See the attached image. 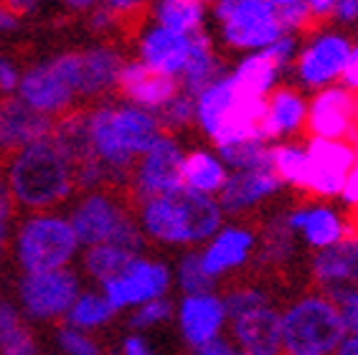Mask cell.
I'll return each mask as SVG.
<instances>
[{"instance_id": "obj_1", "label": "cell", "mask_w": 358, "mask_h": 355, "mask_svg": "<svg viewBox=\"0 0 358 355\" xmlns=\"http://www.w3.org/2000/svg\"><path fill=\"white\" fill-rule=\"evenodd\" d=\"M84 112L90 127L92 155L107 168L112 185L124 191L140 155L166 132L158 112L145 110L122 96L96 99Z\"/></svg>"}, {"instance_id": "obj_2", "label": "cell", "mask_w": 358, "mask_h": 355, "mask_svg": "<svg viewBox=\"0 0 358 355\" xmlns=\"http://www.w3.org/2000/svg\"><path fill=\"white\" fill-rule=\"evenodd\" d=\"M8 191L21 213L54 211L79 193L76 160L54 132L0 160Z\"/></svg>"}, {"instance_id": "obj_3", "label": "cell", "mask_w": 358, "mask_h": 355, "mask_svg": "<svg viewBox=\"0 0 358 355\" xmlns=\"http://www.w3.org/2000/svg\"><path fill=\"white\" fill-rule=\"evenodd\" d=\"M135 213L145 239L176 249L203 246L227 219L216 196L196 193L186 185L138 201Z\"/></svg>"}, {"instance_id": "obj_4", "label": "cell", "mask_w": 358, "mask_h": 355, "mask_svg": "<svg viewBox=\"0 0 358 355\" xmlns=\"http://www.w3.org/2000/svg\"><path fill=\"white\" fill-rule=\"evenodd\" d=\"M267 96L249 94L234 74H221L216 82L196 94V127L214 143V147L262 137V117Z\"/></svg>"}, {"instance_id": "obj_5", "label": "cell", "mask_w": 358, "mask_h": 355, "mask_svg": "<svg viewBox=\"0 0 358 355\" xmlns=\"http://www.w3.org/2000/svg\"><path fill=\"white\" fill-rule=\"evenodd\" d=\"M82 249L69 213L59 208L23 213L10 233V256L21 274L71 266Z\"/></svg>"}, {"instance_id": "obj_6", "label": "cell", "mask_w": 358, "mask_h": 355, "mask_svg": "<svg viewBox=\"0 0 358 355\" xmlns=\"http://www.w3.org/2000/svg\"><path fill=\"white\" fill-rule=\"evenodd\" d=\"M122 188H94V191H82L79 198L71 203L69 219L76 229V236L84 246L92 244H112L127 246L132 252L143 254L145 233L140 229L135 203Z\"/></svg>"}, {"instance_id": "obj_7", "label": "cell", "mask_w": 358, "mask_h": 355, "mask_svg": "<svg viewBox=\"0 0 358 355\" xmlns=\"http://www.w3.org/2000/svg\"><path fill=\"white\" fill-rule=\"evenodd\" d=\"M345 335L341 305L320 289L300 294L282 310L285 353L336 355Z\"/></svg>"}, {"instance_id": "obj_8", "label": "cell", "mask_w": 358, "mask_h": 355, "mask_svg": "<svg viewBox=\"0 0 358 355\" xmlns=\"http://www.w3.org/2000/svg\"><path fill=\"white\" fill-rule=\"evenodd\" d=\"M18 96L41 115L59 119L76 110L82 99V54L64 51L31 64L23 71Z\"/></svg>"}, {"instance_id": "obj_9", "label": "cell", "mask_w": 358, "mask_h": 355, "mask_svg": "<svg viewBox=\"0 0 358 355\" xmlns=\"http://www.w3.org/2000/svg\"><path fill=\"white\" fill-rule=\"evenodd\" d=\"M221 41L234 51H262L285 34L272 0H216Z\"/></svg>"}, {"instance_id": "obj_10", "label": "cell", "mask_w": 358, "mask_h": 355, "mask_svg": "<svg viewBox=\"0 0 358 355\" xmlns=\"http://www.w3.org/2000/svg\"><path fill=\"white\" fill-rule=\"evenodd\" d=\"M82 292L79 274L71 266L23 272L18 280V305L36 322L66 320L71 305Z\"/></svg>"}, {"instance_id": "obj_11", "label": "cell", "mask_w": 358, "mask_h": 355, "mask_svg": "<svg viewBox=\"0 0 358 355\" xmlns=\"http://www.w3.org/2000/svg\"><path fill=\"white\" fill-rule=\"evenodd\" d=\"M183 157H186V150L180 147L178 137L173 132H163L132 168L127 188H124L132 203L180 188L183 185Z\"/></svg>"}, {"instance_id": "obj_12", "label": "cell", "mask_w": 358, "mask_h": 355, "mask_svg": "<svg viewBox=\"0 0 358 355\" xmlns=\"http://www.w3.org/2000/svg\"><path fill=\"white\" fill-rule=\"evenodd\" d=\"M173 284H176V277L166 261L138 254L124 269L102 282L99 287L120 312V310H135L143 302L168 297Z\"/></svg>"}, {"instance_id": "obj_13", "label": "cell", "mask_w": 358, "mask_h": 355, "mask_svg": "<svg viewBox=\"0 0 358 355\" xmlns=\"http://www.w3.org/2000/svg\"><path fill=\"white\" fill-rule=\"evenodd\" d=\"M308 178L303 193L313 198H341L345 178L356 165L358 155L351 140H331V137H310L308 143Z\"/></svg>"}, {"instance_id": "obj_14", "label": "cell", "mask_w": 358, "mask_h": 355, "mask_svg": "<svg viewBox=\"0 0 358 355\" xmlns=\"http://www.w3.org/2000/svg\"><path fill=\"white\" fill-rule=\"evenodd\" d=\"M351 48V38L336 34V31H320V34L310 36L295 59L297 82L308 89H315V92L331 87L333 82L343 76Z\"/></svg>"}, {"instance_id": "obj_15", "label": "cell", "mask_w": 358, "mask_h": 355, "mask_svg": "<svg viewBox=\"0 0 358 355\" xmlns=\"http://www.w3.org/2000/svg\"><path fill=\"white\" fill-rule=\"evenodd\" d=\"M178 333L191 350H199L208 342L224 338L229 328V310L224 294L216 289L196 294H183L176 305Z\"/></svg>"}, {"instance_id": "obj_16", "label": "cell", "mask_w": 358, "mask_h": 355, "mask_svg": "<svg viewBox=\"0 0 358 355\" xmlns=\"http://www.w3.org/2000/svg\"><path fill=\"white\" fill-rule=\"evenodd\" d=\"M310 277L315 289L325 292L336 302L351 292H358V231L313 254Z\"/></svg>"}, {"instance_id": "obj_17", "label": "cell", "mask_w": 358, "mask_h": 355, "mask_svg": "<svg viewBox=\"0 0 358 355\" xmlns=\"http://www.w3.org/2000/svg\"><path fill=\"white\" fill-rule=\"evenodd\" d=\"M231 340L244 355H285L282 310L272 300L229 317Z\"/></svg>"}, {"instance_id": "obj_18", "label": "cell", "mask_w": 358, "mask_h": 355, "mask_svg": "<svg viewBox=\"0 0 358 355\" xmlns=\"http://www.w3.org/2000/svg\"><path fill=\"white\" fill-rule=\"evenodd\" d=\"M356 92L348 87H323L308 102V135L353 140L356 127Z\"/></svg>"}, {"instance_id": "obj_19", "label": "cell", "mask_w": 358, "mask_h": 355, "mask_svg": "<svg viewBox=\"0 0 358 355\" xmlns=\"http://www.w3.org/2000/svg\"><path fill=\"white\" fill-rule=\"evenodd\" d=\"M257 246H259V236L249 226L224 224L206 244L201 246V256H203L208 274L219 282L229 274L244 269L255 259Z\"/></svg>"}, {"instance_id": "obj_20", "label": "cell", "mask_w": 358, "mask_h": 355, "mask_svg": "<svg viewBox=\"0 0 358 355\" xmlns=\"http://www.w3.org/2000/svg\"><path fill=\"white\" fill-rule=\"evenodd\" d=\"M135 51H138L140 61H145L155 71L176 76L180 82V74H183L193 51V34H183V31H173V28L152 23L138 34Z\"/></svg>"}, {"instance_id": "obj_21", "label": "cell", "mask_w": 358, "mask_h": 355, "mask_svg": "<svg viewBox=\"0 0 358 355\" xmlns=\"http://www.w3.org/2000/svg\"><path fill=\"white\" fill-rule=\"evenodd\" d=\"M289 229L300 236L308 249L320 252L328 246L343 241L348 233H353V221L348 216L333 208L328 203H305L285 213Z\"/></svg>"}, {"instance_id": "obj_22", "label": "cell", "mask_w": 358, "mask_h": 355, "mask_svg": "<svg viewBox=\"0 0 358 355\" xmlns=\"http://www.w3.org/2000/svg\"><path fill=\"white\" fill-rule=\"evenodd\" d=\"M54 122L56 119L34 110L18 94L3 96L0 99V160L41 137L51 135Z\"/></svg>"}, {"instance_id": "obj_23", "label": "cell", "mask_w": 358, "mask_h": 355, "mask_svg": "<svg viewBox=\"0 0 358 355\" xmlns=\"http://www.w3.org/2000/svg\"><path fill=\"white\" fill-rule=\"evenodd\" d=\"M117 92L127 102L140 104L145 110L160 112L180 92V82L176 76L155 71V68H150L148 64L140 61L138 56H135V59L124 61Z\"/></svg>"}, {"instance_id": "obj_24", "label": "cell", "mask_w": 358, "mask_h": 355, "mask_svg": "<svg viewBox=\"0 0 358 355\" xmlns=\"http://www.w3.org/2000/svg\"><path fill=\"white\" fill-rule=\"evenodd\" d=\"M282 180L272 168H255V171H231L227 185L216 196L227 216H244L252 208L262 205L280 193Z\"/></svg>"}, {"instance_id": "obj_25", "label": "cell", "mask_w": 358, "mask_h": 355, "mask_svg": "<svg viewBox=\"0 0 358 355\" xmlns=\"http://www.w3.org/2000/svg\"><path fill=\"white\" fill-rule=\"evenodd\" d=\"M82 54V99L96 102L107 99L117 92L120 74H122L124 59L122 51L110 43H94V46L79 51Z\"/></svg>"}, {"instance_id": "obj_26", "label": "cell", "mask_w": 358, "mask_h": 355, "mask_svg": "<svg viewBox=\"0 0 358 355\" xmlns=\"http://www.w3.org/2000/svg\"><path fill=\"white\" fill-rule=\"evenodd\" d=\"M308 124V102L295 87H277L267 96L262 117V137L267 143H280L292 137Z\"/></svg>"}, {"instance_id": "obj_27", "label": "cell", "mask_w": 358, "mask_h": 355, "mask_svg": "<svg viewBox=\"0 0 358 355\" xmlns=\"http://www.w3.org/2000/svg\"><path fill=\"white\" fill-rule=\"evenodd\" d=\"M229 168L219 150H188L183 157V185L196 193H206V196H219L221 188L229 180Z\"/></svg>"}, {"instance_id": "obj_28", "label": "cell", "mask_w": 358, "mask_h": 355, "mask_svg": "<svg viewBox=\"0 0 358 355\" xmlns=\"http://www.w3.org/2000/svg\"><path fill=\"white\" fill-rule=\"evenodd\" d=\"M224 74V64L216 54L211 36L201 28L193 34V51L188 59L183 74H180V89H186L191 94H199L201 89H206L211 82H216Z\"/></svg>"}, {"instance_id": "obj_29", "label": "cell", "mask_w": 358, "mask_h": 355, "mask_svg": "<svg viewBox=\"0 0 358 355\" xmlns=\"http://www.w3.org/2000/svg\"><path fill=\"white\" fill-rule=\"evenodd\" d=\"M0 355H38V342L28 328L21 305L0 300Z\"/></svg>"}, {"instance_id": "obj_30", "label": "cell", "mask_w": 358, "mask_h": 355, "mask_svg": "<svg viewBox=\"0 0 358 355\" xmlns=\"http://www.w3.org/2000/svg\"><path fill=\"white\" fill-rule=\"evenodd\" d=\"M148 13L158 26L196 34L206 23V3L203 0H152Z\"/></svg>"}, {"instance_id": "obj_31", "label": "cell", "mask_w": 358, "mask_h": 355, "mask_svg": "<svg viewBox=\"0 0 358 355\" xmlns=\"http://www.w3.org/2000/svg\"><path fill=\"white\" fill-rule=\"evenodd\" d=\"M282 66L272 59L267 48L262 51H249L236 68L231 71L234 79L239 82L241 89H247L249 94H257V96H269V92L275 89L277 84V76H280Z\"/></svg>"}, {"instance_id": "obj_32", "label": "cell", "mask_w": 358, "mask_h": 355, "mask_svg": "<svg viewBox=\"0 0 358 355\" xmlns=\"http://www.w3.org/2000/svg\"><path fill=\"white\" fill-rule=\"evenodd\" d=\"M135 256H138V252H132L127 246L112 244V241L92 244L82 249V269L87 277L102 284L110 277H115L120 269H124Z\"/></svg>"}, {"instance_id": "obj_33", "label": "cell", "mask_w": 358, "mask_h": 355, "mask_svg": "<svg viewBox=\"0 0 358 355\" xmlns=\"http://www.w3.org/2000/svg\"><path fill=\"white\" fill-rule=\"evenodd\" d=\"M115 314H117V307L112 305L110 297L102 289L99 292H94V289L84 292L82 289L79 297L74 300V305H71L69 314H66V322L74 325V328H82L87 333H92V330L110 325Z\"/></svg>"}, {"instance_id": "obj_34", "label": "cell", "mask_w": 358, "mask_h": 355, "mask_svg": "<svg viewBox=\"0 0 358 355\" xmlns=\"http://www.w3.org/2000/svg\"><path fill=\"white\" fill-rule=\"evenodd\" d=\"M272 171L280 175L285 185L303 191L308 178V147L297 143L272 145Z\"/></svg>"}, {"instance_id": "obj_35", "label": "cell", "mask_w": 358, "mask_h": 355, "mask_svg": "<svg viewBox=\"0 0 358 355\" xmlns=\"http://www.w3.org/2000/svg\"><path fill=\"white\" fill-rule=\"evenodd\" d=\"M224 163L231 171H255V168H272V145L264 137H252L244 143L216 147Z\"/></svg>"}, {"instance_id": "obj_36", "label": "cell", "mask_w": 358, "mask_h": 355, "mask_svg": "<svg viewBox=\"0 0 358 355\" xmlns=\"http://www.w3.org/2000/svg\"><path fill=\"white\" fill-rule=\"evenodd\" d=\"M173 277H176V287L180 289V294H196V292L216 289V280L208 274L206 264H203V256H201V249H196V246L180 254L178 264L173 269Z\"/></svg>"}, {"instance_id": "obj_37", "label": "cell", "mask_w": 358, "mask_h": 355, "mask_svg": "<svg viewBox=\"0 0 358 355\" xmlns=\"http://www.w3.org/2000/svg\"><path fill=\"white\" fill-rule=\"evenodd\" d=\"M295 236L285 216H275L262 233V246H259V259L264 261H287L295 254Z\"/></svg>"}, {"instance_id": "obj_38", "label": "cell", "mask_w": 358, "mask_h": 355, "mask_svg": "<svg viewBox=\"0 0 358 355\" xmlns=\"http://www.w3.org/2000/svg\"><path fill=\"white\" fill-rule=\"evenodd\" d=\"M158 117L163 127H166V132H178L196 124V94L180 89L178 94L158 112Z\"/></svg>"}, {"instance_id": "obj_39", "label": "cell", "mask_w": 358, "mask_h": 355, "mask_svg": "<svg viewBox=\"0 0 358 355\" xmlns=\"http://www.w3.org/2000/svg\"><path fill=\"white\" fill-rule=\"evenodd\" d=\"M168 320H176V305L168 297H158V300L143 302L135 310H130V328L145 333V330L160 328Z\"/></svg>"}, {"instance_id": "obj_40", "label": "cell", "mask_w": 358, "mask_h": 355, "mask_svg": "<svg viewBox=\"0 0 358 355\" xmlns=\"http://www.w3.org/2000/svg\"><path fill=\"white\" fill-rule=\"evenodd\" d=\"M56 345L64 355H102V348L96 345L94 338L87 330L74 328L69 322L56 330Z\"/></svg>"}, {"instance_id": "obj_41", "label": "cell", "mask_w": 358, "mask_h": 355, "mask_svg": "<svg viewBox=\"0 0 358 355\" xmlns=\"http://www.w3.org/2000/svg\"><path fill=\"white\" fill-rule=\"evenodd\" d=\"M277 13H280V23H282L285 34H303V31H310V28L320 26V21L313 13V8L308 6V0L277 8Z\"/></svg>"}, {"instance_id": "obj_42", "label": "cell", "mask_w": 358, "mask_h": 355, "mask_svg": "<svg viewBox=\"0 0 358 355\" xmlns=\"http://www.w3.org/2000/svg\"><path fill=\"white\" fill-rule=\"evenodd\" d=\"M87 15H90V28L99 36H107V34H112V31H117L120 26H124L122 18H120L107 3H99V6L92 8Z\"/></svg>"}, {"instance_id": "obj_43", "label": "cell", "mask_w": 358, "mask_h": 355, "mask_svg": "<svg viewBox=\"0 0 358 355\" xmlns=\"http://www.w3.org/2000/svg\"><path fill=\"white\" fill-rule=\"evenodd\" d=\"M15 213H18V208H15L13 196L8 191L6 175H3V168H0V236H10L13 233Z\"/></svg>"}, {"instance_id": "obj_44", "label": "cell", "mask_w": 358, "mask_h": 355, "mask_svg": "<svg viewBox=\"0 0 358 355\" xmlns=\"http://www.w3.org/2000/svg\"><path fill=\"white\" fill-rule=\"evenodd\" d=\"M23 71L10 56H0V96H15L21 87Z\"/></svg>"}, {"instance_id": "obj_45", "label": "cell", "mask_w": 358, "mask_h": 355, "mask_svg": "<svg viewBox=\"0 0 358 355\" xmlns=\"http://www.w3.org/2000/svg\"><path fill=\"white\" fill-rule=\"evenodd\" d=\"M107 6L115 10V13L122 18L124 26H132V23H138L140 18L145 15V10L150 8L148 0H102Z\"/></svg>"}, {"instance_id": "obj_46", "label": "cell", "mask_w": 358, "mask_h": 355, "mask_svg": "<svg viewBox=\"0 0 358 355\" xmlns=\"http://www.w3.org/2000/svg\"><path fill=\"white\" fill-rule=\"evenodd\" d=\"M267 51L272 54V59H275L280 66H289V64L297 59V38L295 34H282L280 38H277L275 43H269Z\"/></svg>"}, {"instance_id": "obj_47", "label": "cell", "mask_w": 358, "mask_h": 355, "mask_svg": "<svg viewBox=\"0 0 358 355\" xmlns=\"http://www.w3.org/2000/svg\"><path fill=\"white\" fill-rule=\"evenodd\" d=\"M341 305V314H343L345 330L348 333H358V292H351L348 297L338 302Z\"/></svg>"}, {"instance_id": "obj_48", "label": "cell", "mask_w": 358, "mask_h": 355, "mask_svg": "<svg viewBox=\"0 0 358 355\" xmlns=\"http://www.w3.org/2000/svg\"><path fill=\"white\" fill-rule=\"evenodd\" d=\"M120 355H152V348H150V342L145 340V335L135 330V333H130L122 340Z\"/></svg>"}, {"instance_id": "obj_49", "label": "cell", "mask_w": 358, "mask_h": 355, "mask_svg": "<svg viewBox=\"0 0 358 355\" xmlns=\"http://www.w3.org/2000/svg\"><path fill=\"white\" fill-rule=\"evenodd\" d=\"M193 355H244L239 348L234 345V340L231 338H219V340L208 342V345H203V348L193 350Z\"/></svg>"}, {"instance_id": "obj_50", "label": "cell", "mask_w": 358, "mask_h": 355, "mask_svg": "<svg viewBox=\"0 0 358 355\" xmlns=\"http://www.w3.org/2000/svg\"><path fill=\"white\" fill-rule=\"evenodd\" d=\"M341 201H343L348 208H356L358 205V160L351 168V173H348V178H345V185H343V191H341Z\"/></svg>"}, {"instance_id": "obj_51", "label": "cell", "mask_w": 358, "mask_h": 355, "mask_svg": "<svg viewBox=\"0 0 358 355\" xmlns=\"http://www.w3.org/2000/svg\"><path fill=\"white\" fill-rule=\"evenodd\" d=\"M341 82H343V87L351 89V92H358V43L351 48V56H348V64L343 68Z\"/></svg>"}, {"instance_id": "obj_52", "label": "cell", "mask_w": 358, "mask_h": 355, "mask_svg": "<svg viewBox=\"0 0 358 355\" xmlns=\"http://www.w3.org/2000/svg\"><path fill=\"white\" fill-rule=\"evenodd\" d=\"M333 18L338 23L358 21V0H338L336 8H333Z\"/></svg>"}, {"instance_id": "obj_53", "label": "cell", "mask_w": 358, "mask_h": 355, "mask_svg": "<svg viewBox=\"0 0 358 355\" xmlns=\"http://www.w3.org/2000/svg\"><path fill=\"white\" fill-rule=\"evenodd\" d=\"M18 23H21V15L15 13L6 0H0V34H13V31H18Z\"/></svg>"}, {"instance_id": "obj_54", "label": "cell", "mask_w": 358, "mask_h": 355, "mask_svg": "<svg viewBox=\"0 0 358 355\" xmlns=\"http://www.w3.org/2000/svg\"><path fill=\"white\" fill-rule=\"evenodd\" d=\"M338 0H308V6L313 8V13L320 23L333 18V8H336Z\"/></svg>"}, {"instance_id": "obj_55", "label": "cell", "mask_w": 358, "mask_h": 355, "mask_svg": "<svg viewBox=\"0 0 358 355\" xmlns=\"http://www.w3.org/2000/svg\"><path fill=\"white\" fill-rule=\"evenodd\" d=\"M59 3L71 13H90L92 8H96L102 0H59Z\"/></svg>"}, {"instance_id": "obj_56", "label": "cell", "mask_w": 358, "mask_h": 355, "mask_svg": "<svg viewBox=\"0 0 358 355\" xmlns=\"http://www.w3.org/2000/svg\"><path fill=\"white\" fill-rule=\"evenodd\" d=\"M6 3L13 8L18 15H28V13H34V10L41 6L43 0H6Z\"/></svg>"}, {"instance_id": "obj_57", "label": "cell", "mask_w": 358, "mask_h": 355, "mask_svg": "<svg viewBox=\"0 0 358 355\" xmlns=\"http://www.w3.org/2000/svg\"><path fill=\"white\" fill-rule=\"evenodd\" d=\"M336 355H358V333H348L338 345Z\"/></svg>"}, {"instance_id": "obj_58", "label": "cell", "mask_w": 358, "mask_h": 355, "mask_svg": "<svg viewBox=\"0 0 358 355\" xmlns=\"http://www.w3.org/2000/svg\"><path fill=\"white\" fill-rule=\"evenodd\" d=\"M277 8H282V6H292V3H303V0H272Z\"/></svg>"}, {"instance_id": "obj_59", "label": "cell", "mask_w": 358, "mask_h": 355, "mask_svg": "<svg viewBox=\"0 0 358 355\" xmlns=\"http://www.w3.org/2000/svg\"><path fill=\"white\" fill-rule=\"evenodd\" d=\"M351 221H353V231H358V205H356V208H351Z\"/></svg>"}, {"instance_id": "obj_60", "label": "cell", "mask_w": 358, "mask_h": 355, "mask_svg": "<svg viewBox=\"0 0 358 355\" xmlns=\"http://www.w3.org/2000/svg\"><path fill=\"white\" fill-rule=\"evenodd\" d=\"M356 127H358V96H356Z\"/></svg>"}, {"instance_id": "obj_61", "label": "cell", "mask_w": 358, "mask_h": 355, "mask_svg": "<svg viewBox=\"0 0 358 355\" xmlns=\"http://www.w3.org/2000/svg\"><path fill=\"white\" fill-rule=\"evenodd\" d=\"M203 3H216V0H203Z\"/></svg>"}, {"instance_id": "obj_62", "label": "cell", "mask_w": 358, "mask_h": 355, "mask_svg": "<svg viewBox=\"0 0 358 355\" xmlns=\"http://www.w3.org/2000/svg\"><path fill=\"white\" fill-rule=\"evenodd\" d=\"M285 355H292V353H285Z\"/></svg>"}, {"instance_id": "obj_63", "label": "cell", "mask_w": 358, "mask_h": 355, "mask_svg": "<svg viewBox=\"0 0 358 355\" xmlns=\"http://www.w3.org/2000/svg\"><path fill=\"white\" fill-rule=\"evenodd\" d=\"M152 355H155V353H152Z\"/></svg>"}]
</instances>
